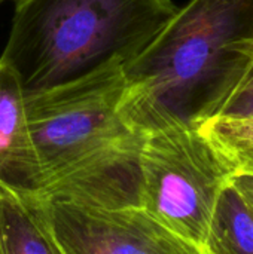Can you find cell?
<instances>
[{
  "label": "cell",
  "mask_w": 253,
  "mask_h": 254,
  "mask_svg": "<svg viewBox=\"0 0 253 254\" xmlns=\"http://www.w3.org/2000/svg\"><path fill=\"white\" fill-rule=\"evenodd\" d=\"M204 250L206 254H253V208L231 180L216 202Z\"/></svg>",
  "instance_id": "obj_8"
},
{
  "label": "cell",
  "mask_w": 253,
  "mask_h": 254,
  "mask_svg": "<svg viewBox=\"0 0 253 254\" xmlns=\"http://www.w3.org/2000/svg\"><path fill=\"white\" fill-rule=\"evenodd\" d=\"M0 55L25 94L84 76L110 61L127 64L176 15L171 0H12Z\"/></svg>",
  "instance_id": "obj_3"
},
{
  "label": "cell",
  "mask_w": 253,
  "mask_h": 254,
  "mask_svg": "<svg viewBox=\"0 0 253 254\" xmlns=\"http://www.w3.org/2000/svg\"><path fill=\"white\" fill-rule=\"evenodd\" d=\"M0 237L4 254H64L40 201L0 185Z\"/></svg>",
  "instance_id": "obj_7"
},
{
  "label": "cell",
  "mask_w": 253,
  "mask_h": 254,
  "mask_svg": "<svg viewBox=\"0 0 253 254\" xmlns=\"http://www.w3.org/2000/svg\"><path fill=\"white\" fill-rule=\"evenodd\" d=\"M231 177L215 149L189 122L169 119L143 135L139 207L201 250L219 195Z\"/></svg>",
  "instance_id": "obj_4"
},
{
  "label": "cell",
  "mask_w": 253,
  "mask_h": 254,
  "mask_svg": "<svg viewBox=\"0 0 253 254\" xmlns=\"http://www.w3.org/2000/svg\"><path fill=\"white\" fill-rule=\"evenodd\" d=\"M213 115L253 116V77L237 85L219 103Z\"/></svg>",
  "instance_id": "obj_10"
},
{
  "label": "cell",
  "mask_w": 253,
  "mask_h": 254,
  "mask_svg": "<svg viewBox=\"0 0 253 254\" xmlns=\"http://www.w3.org/2000/svg\"><path fill=\"white\" fill-rule=\"evenodd\" d=\"M0 1H4V0H0Z\"/></svg>",
  "instance_id": "obj_14"
},
{
  "label": "cell",
  "mask_w": 253,
  "mask_h": 254,
  "mask_svg": "<svg viewBox=\"0 0 253 254\" xmlns=\"http://www.w3.org/2000/svg\"><path fill=\"white\" fill-rule=\"evenodd\" d=\"M0 185L37 193L43 176L30 134L25 92L18 73L0 58Z\"/></svg>",
  "instance_id": "obj_6"
},
{
  "label": "cell",
  "mask_w": 253,
  "mask_h": 254,
  "mask_svg": "<svg viewBox=\"0 0 253 254\" xmlns=\"http://www.w3.org/2000/svg\"><path fill=\"white\" fill-rule=\"evenodd\" d=\"M37 199L64 254H206L142 207L101 208Z\"/></svg>",
  "instance_id": "obj_5"
},
{
  "label": "cell",
  "mask_w": 253,
  "mask_h": 254,
  "mask_svg": "<svg viewBox=\"0 0 253 254\" xmlns=\"http://www.w3.org/2000/svg\"><path fill=\"white\" fill-rule=\"evenodd\" d=\"M253 39V0H189L124 64L122 113L146 134L169 119L212 116L240 71L239 46Z\"/></svg>",
  "instance_id": "obj_2"
},
{
  "label": "cell",
  "mask_w": 253,
  "mask_h": 254,
  "mask_svg": "<svg viewBox=\"0 0 253 254\" xmlns=\"http://www.w3.org/2000/svg\"><path fill=\"white\" fill-rule=\"evenodd\" d=\"M231 183L253 208V176H233Z\"/></svg>",
  "instance_id": "obj_12"
},
{
  "label": "cell",
  "mask_w": 253,
  "mask_h": 254,
  "mask_svg": "<svg viewBox=\"0 0 253 254\" xmlns=\"http://www.w3.org/2000/svg\"><path fill=\"white\" fill-rule=\"evenodd\" d=\"M239 55H240V60H242V67H240V73L237 74L236 82H234L231 91H233L237 85H240L242 82H245V80L253 77V39H246V40H243V42L240 43V46H239ZM231 91H230V92H231ZM230 92H228V94H230ZM228 94H227V95H228ZM227 95H225V97H227ZM225 97H224V98H225ZM218 106H219V104H218ZM215 112H216V110H215Z\"/></svg>",
  "instance_id": "obj_11"
},
{
  "label": "cell",
  "mask_w": 253,
  "mask_h": 254,
  "mask_svg": "<svg viewBox=\"0 0 253 254\" xmlns=\"http://www.w3.org/2000/svg\"><path fill=\"white\" fill-rule=\"evenodd\" d=\"M0 254H4V249H3V243H1V237H0Z\"/></svg>",
  "instance_id": "obj_13"
},
{
  "label": "cell",
  "mask_w": 253,
  "mask_h": 254,
  "mask_svg": "<svg viewBox=\"0 0 253 254\" xmlns=\"http://www.w3.org/2000/svg\"><path fill=\"white\" fill-rule=\"evenodd\" d=\"M231 176H253V116L213 115L195 124Z\"/></svg>",
  "instance_id": "obj_9"
},
{
  "label": "cell",
  "mask_w": 253,
  "mask_h": 254,
  "mask_svg": "<svg viewBox=\"0 0 253 254\" xmlns=\"http://www.w3.org/2000/svg\"><path fill=\"white\" fill-rule=\"evenodd\" d=\"M124 63L110 61L69 82L25 94L40 164L43 201L101 208L139 207L143 134L122 113Z\"/></svg>",
  "instance_id": "obj_1"
}]
</instances>
